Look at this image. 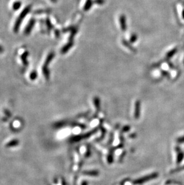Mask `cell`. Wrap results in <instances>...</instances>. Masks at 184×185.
Wrapping results in <instances>:
<instances>
[{
	"instance_id": "obj_1",
	"label": "cell",
	"mask_w": 184,
	"mask_h": 185,
	"mask_svg": "<svg viewBox=\"0 0 184 185\" xmlns=\"http://www.w3.org/2000/svg\"><path fill=\"white\" fill-rule=\"evenodd\" d=\"M31 10V5H28L26 7L24 8V10L22 11V12L20 13L19 16L18 17L17 19L16 20L14 26V32L15 33H17L19 29L20 26L24 19V17L29 13V12Z\"/></svg>"
},
{
	"instance_id": "obj_2",
	"label": "cell",
	"mask_w": 184,
	"mask_h": 185,
	"mask_svg": "<svg viewBox=\"0 0 184 185\" xmlns=\"http://www.w3.org/2000/svg\"><path fill=\"white\" fill-rule=\"evenodd\" d=\"M35 22H36L35 19H34V18H32L29 20L28 25L26 26V28H25V29L24 31V33H25V35H29L31 33V32L32 30L33 27H34V25L35 23Z\"/></svg>"
},
{
	"instance_id": "obj_3",
	"label": "cell",
	"mask_w": 184,
	"mask_h": 185,
	"mask_svg": "<svg viewBox=\"0 0 184 185\" xmlns=\"http://www.w3.org/2000/svg\"><path fill=\"white\" fill-rule=\"evenodd\" d=\"M29 55V52L28 51H25L22 55H21V59L22 61V62L23 64L25 65H27L28 64V60H27V58H28V56Z\"/></svg>"
},
{
	"instance_id": "obj_4",
	"label": "cell",
	"mask_w": 184,
	"mask_h": 185,
	"mask_svg": "<svg viewBox=\"0 0 184 185\" xmlns=\"http://www.w3.org/2000/svg\"><path fill=\"white\" fill-rule=\"evenodd\" d=\"M54 53H53V52H51L48 56H47V58H46V60H45V65H46V66H47V65L50 62V61L52 60V59L53 58V57H54Z\"/></svg>"
},
{
	"instance_id": "obj_5",
	"label": "cell",
	"mask_w": 184,
	"mask_h": 185,
	"mask_svg": "<svg viewBox=\"0 0 184 185\" xmlns=\"http://www.w3.org/2000/svg\"><path fill=\"white\" fill-rule=\"evenodd\" d=\"M22 5V2H20V1H16V2H14L13 5V10H17L20 8V7H21Z\"/></svg>"
},
{
	"instance_id": "obj_6",
	"label": "cell",
	"mask_w": 184,
	"mask_h": 185,
	"mask_svg": "<svg viewBox=\"0 0 184 185\" xmlns=\"http://www.w3.org/2000/svg\"><path fill=\"white\" fill-rule=\"evenodd\" d=\"M45 13V12H49L48 10H37L36 11H34V14H42L43 13Z\"/></svg>"
},
{
	"instance_id": "obj_7",
	"label": "cell",
	"mask_w": 184,
	"mask_h": 185,
	"mask_svg": "<svg viewBox=\"0 0 184 185\" xmlns=\"http://www.w3.org/2000/svg\"><path fill=\"white\" fill-rule=\"evenodd\" d=\"M46 25L47 26V28L48 30H50L51 28H52V25L51 24V22H50V20H49L48 18H47L46 19Z\"/></svg>"
},
{
	"instance_id": "obj_8",
	"label": "cell",
	"mask_w": 184,
	"mask_h": 185,
	"mask_svg": "<svg viewBox=\"0 0 184 185\" xmlns=\"http://www.w3.org/2000/svg\"><path fill=\"white\" fill-rule=\"evenodd\" d=\"M37 73L35 72V71H33L32 73H31V79H35V78H36L37 77Z\"/></svg>"
},
{
	"instance_id": "obj_9",
	"label": "cell",
	"mask_w": 184,
	"mask_h": 185,
	"mask_svg": "<svg viewBox=\"0 0 184 185\" xmlns=\"http://www.w3.org/2000/svg\"><path fill=\"white\" fill-rule=\"evenodd\" d=\"M4 48L2 47V46L0 45V53H2L4 52Z\"/></svg>"
},
{
	"instance_id": "obj_10",
	"label": "cell",
	"mask_w": 184,
	"mask_h": 185,
	"mask_svg": "<svg viewBox=\"0 0 184 185\" xmlns=\"http://www.w3.org/2000/svg\"><path fill=\"white\" fill-rule=\"evenodd\" d=\"M51 1H53V2H54L57 1V0H51Z\"/></svg>"
}]
</instances>
